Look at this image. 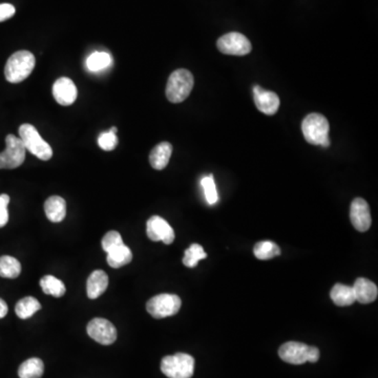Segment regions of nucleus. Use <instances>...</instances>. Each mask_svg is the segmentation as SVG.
Returning a JSON list of instances; mask_svg holds the SVG:
<instances>
[{
  "label": "nucleus",
  "mask_w": 378,
  "mask_h": 378,
  "mask_svg": "<svg viewBox=\"0 0 378 378\" xmlns=\"http://www.w3.org/2000/svg\"><path fill=\"white\" fill-rule=\"evenodd\" d=\"M35 56L29 51H18L8 59L5 79L10 83H21L31 75L35 67Z\"/></svg>",
  "instance_id": "obj_1"
},
{
  "label": "nucleus",
  "mask_w": 378,
  "mask_h": 378,
  "mask_svg": "<svg viewBox=\"0 0 378 378\" xmlns=\"http://www.w3.org/2000/svg\"><path fill=\"white\" fill-rule=\"evenodd\" d=\"M302 135L310 144L328 147L330 145V125L320 113H310L302 123Z\"/></svg>",
  "instance_id": "obj_2"
},
{
  "label": "nucleus",
  "mask_w": 378,
  "mask_h": 378,
  "mask_svg": "<svg viewBox=\"0 0 378 378\" xmlns=\"http://www.w3.org/2000/svg\"><path fill=\"white\" fill-rule=\"evenodd\" d=\"M194 76L185 69H177L169 76L166 85V97L172 103H181L194 89Z\"/></svg>",
  "instance_id": "obj_3"
},
{
  "label": "nucleus",
  "mask_w": 378,
  "mask_h": 378,
  "mask_svg": "<svg viewBox=\"0 0 378 378\" xmlns=\"http://www.w3.org/2000/svg\"><path fill=\"white\" fill-rule=\"evenodd\" d=\"M280 359L291 365H302V364L316 363L320 359V350L316 347H310L305 344L298 342H288L280 346L278 350Z\"/></svg>",
  "instance_id": "obj_4"
},
{
  "label": "nucleus",
  "mask_w": 378,
  "mask_h": 378,
  "mask_svg": "<svg viewBox=\"0 0 378 378\" xmlns=\"http://www.w3.org/2000/svg\"><path fill=\"white\" fill-rule=\"evenodd\" d=\"M19 138L25 145V151L43 161H49L53 157V149L49 143L41 138L34 125L25 123L19 127Z\"/></svg>",
  "instance_id": "obj_5"
},
{
  "label": "nucleus",
  "mask_w": 378,
  "mask_h": 378,
  "mask_svg": "<svg viewBox=\"0 0 378 378\" xmlns=\"http://www.w3.org/2000/svg\"><path fill=\"white\" fill-rule=\"evenodd\" d=\"M161 371L169 378H192L194 358L186 353L165 356L161 362Z\"/></svg>",
  "instance_id": "obj_6"
},
{
  "label": "nucleus",
  "mask_w": 378,
  "mask_h": 378,
  "mask_svg": "<svg viewBox=\"0 0 378 378\" xmlns=\"http://www.w3.org/2000/svg\"><path fill=\"white\" fill-rule=\"evenodd\" d=\"M182 302L176 294L162 293L147 302L146 310L153 318H165L175 315L180 310Z\"/></svg>",
  "instance_id": "obj_7"
},
{
  "label": "nucleus",
  "mask_w": 378,
  "mask_h": 378,
  "mask_svg": "<svg viewBox=\"0 0 378 378\" xmlns=\"http://www.w3.org/2000/svg\"><path fill=\"white\" fill-rule=\"evenodd\" d=\"M5 147L3 153H0V169H15L21 166L25 159V145L21 138L8 135L5 138Z\"/></svg>",
  "instance_id": "obj_8"
},
{
  "label": "nucleus",
  "mask_w": 378,
  "mask_h": 378,
  "mask_svg": "<svg viewBox=\"0 0 378 378\" xmlns=\"http://www.w3.org/2000/svg\"><path fill=\"white\" fill-rule=\"evenodd\" d=\"M216 47L221 53L232 56L248 55L252 49L249 39L238 32L225 34L219 38Z\"/></svg>",
  "instance_id": "obj_9"
},
{
  "label": "nucleus",
  "mask_w": 378,
  "mask_h": 378,
  "mask_svg": "<svg viewBox=\"0 0 378 378\" xmlns=\"http://www.w3.org/2000/svg\"><path fill=\"white\" fill-rule=\"evenodd\" d=\"M87 330L89 337L101 345L109 346L116 342V328L105 318H93L87 325Z\"/></svg>",
  "instance_id": "obj_10"
},
{
  "label": "nucleus",
  "mask_w": 378,
  "mask_h": 378,
  "mask_svg": "<svg viewBox=\"0 0 378 378\" xmlns=\"http://www.w3.org/2000/svg\"><path fill=\"white\" fill-rule=\"evenodd\" d=\"M147 236L154 242H163L172 244L175 241V232L173 227L161 216H151L146 224Z\"/></svg>",
  "instance_id": "obj_11"
},
{
  "label": "nucleus",
  "mask_w": 378,
  "mask_h": 378,
  "mask_svg": "<svg viewBox=\"0 0 378 378\" xmlns=\"http://www.w3.org/2000/svg\"><path fill=\"white\" fill-rule=\"evenodd\" d=\"M350 219L357 232H365L370 230L372 224L371 212L369 204L364 199H354L350 208Z\"/></svg>",
  "instance_id": "obj_12"
},
{
  "label": "nucleus",
  "mask_w": 378,
  "mask_h": 378,
  "mask_svg": "<svg viewBox=\"0 0 378 378\" xmlns=\"http://www.w3.org/2000/svg\"><path fill=\"white\" fill-rule=\"evenodd\" d=\"M254 104L258 111L267 116H274L280 109V98L274 91L263 89L258 85L254 87Z\"/></svg>",
  "instance_id": "obj_13"
},
{
  "label": "nucleus",
  "mask_w": 378,
  "mask_h": 378,
  "mask_svg": "<svg viewBox=\"0 0 378 378\" xmlns=\"http://www.w3.org/2000/svg\"><path fill=\"white\" fill-rule=\"evenodd\" d=\"M53 96L59 104L69 107L75 102L77 96H78V91L71 79L63 77L54 83Z\"/></svg>",
  "instance_id": "obj_14"
},
{
  "label": "nucleus",
  "mask_w": 378,
  "mask_h": 378,
  "mask_svg": "<svg viewBox=\"0 0 378 378\" xmlns=\"http://www.w3.org/2000/svg\"><path fill=\"white\" fill-rule=\"evenodd\" d=\"M356 300L361 304H370L377 298V286L365 278H358L352 286Z\"/></svg>",
  "instance_id": "obj_15"
},
{
  "label": "nucleus",
  "mask_w": 378,
  "mask_h": 378,
  "mask_svg": "<svg viewBox=\"0 0 378 378\" xmlns=\"http://www.w3.org/2000/svg\"><path fill=\"white\" fill-rule=\"evenodd\" d=\"M109 286V276L103 270H95L87 278V292L91 300L98 298Z\"/></svg>",
  "instance_id": "obj_16"
},
{
  "label": "nucleus",
  "mask_w": 378,
  "mask_h": 378,
  "mask_svg": "<svg viewBox=\"0 0 378 378\" xmlns=\"http://www.w3.org/2000/svg\"><path fill=\"white\" fill-rule=\"evenodd\" d=\"M45 212L51 222L59 223L67 216V203L59 196L49 197L45 203Z\"/></svg>",
  "instance_id": "obj_17"
},
{
  "label": "nucleus",
  "mask_w": 378,
  "mask_h": 378,
  "mask_svg": "<svg viewBox=\"0 0 378 378\" xmlns=\"http://www.w3.org/2000/svg\"><path fill=\"white\" fill-rule=\"evenodd\" d=\"M173 145L169 142H161L153 148L149 155V162L153 168L162 170L168 164L169 159L172 157Z\"/></svg>",
  "instance_id": "obj_18"
},
{
  "label": "nucleus",
  "mask_w": 378,
  "mask_h": 378,
  "mask_svg": "<svg viewBox=\"0 0 378 378\" xmlns=\"http://www.w3.org/2000/svg\"><path fill=\"white\" fill-rule=\"evenodd\" d=\"M330 298L333 300L334 304L340 307H347V306L353 305L356 302L352 286L343 285V284H336L332 288Z\"/></svg>",
  "instance_id": "obj_19"
},
{
  "label": "nucleus",
  "mask_w": 378,
  "mask_h": 378,
  "mask_svg": "<svg viewBox=\"0 0 378 378\" xmlns=\"http://www.w3.org/2000/svg\"><path fill=\"white\" fill-rule=\"evenodd\" d=\"M45 372V364L41 358H30L23 362L18 369V376L21 378H41Z\"/></svg>",
  "instance_id": "obj_20"
},
{
  "label": "nucleus",
  "mask_w": 378,
  "mask_h": 378,
  "mask_svg": "<svg viewBox=\"0 0 378 378\" xmlns=\"http://www.w3.org/2000/svg\"><path fill=\"white\" fill-rule=\"evenodd\" d=\"M107 264L111 268H120L131 262L133 254H131V249L127 247L126 245L123 244L119 247L107 252Z\"/></svg>",
  "instance_id": "obj_21"
},
{
  "label": "nucleus",
  "mask_w": 378,
  "mask_h": 378,
  "mask_svg": "<svg viewBox=\"0 0 378 378\" xmlns=\"http://www.w3.org/2000/svg\"><path fill=\"white\" fill-rule=\"evenodd\" d=\"M41 309V302L33 296H27L17 302L15 307L16 315L21 320L32 318L36 312Z\"/></svg>",
  "instance_id": "obj_22"
},
{
  "label": "nucleus",
  "mask_w": 378,
  "mask_h": 378,
  "mask_svg": "<svg viewBox=\"0 0 378 378\" xmlns=\"http://www.w3.org/2000/svg\"><path fill=\"white\" fill-rule=\"evenodd\" d=\"M41 286L45 294L54 296V298H61L67 291L63 280H58L53 276H43L41 280Z\"/></svg>",
  "instance_id": "obj_23"
},
{
  "label": "nucleus",
  "mask_w": 378,
  "mask_h": 378,
  "mask_svg": "<svg viewBox=\"0 0 378 378\" xmlns=\"http://www.w3.org/2000/svg\"><path fill=\"white\" fill-rule=\"evenodd\" d=\"M21 274V264L13 256L0 258V276L5 278H16Z\"/></svg>",
  "instance_id": "obj_24"
},
{
  "label": "nucleus",
  "mask_w": 378,
  "mask_h": 378,
  "mask_svg": "<svg viewBox=\"0 0 378 378\" xmlns=\"http://www.w3.org/2000/svg\"><path fill=\"white\" fill-rule=\"evenodd\" d=\"M254 254L258 260H266L280 256V249L276 243L263 241V242L256 243L254 248Z\"/></svg>",
  "instance_id": "obj_25"
},
{
  "label": "nucleus",
  "mask_w": 378,
  "mask_h": 378,
  "mask_svg": "<svg viewBox=\"0 0 378 378\" xmlns=\"http://www.w3.org/2000/svg\"><path fill=\"white\" fill-rule=\"evenodd\" d=\"M113 63V58L105 52H95L89 56L87 67L91 71H100L107 69Z\"/></svg>",
  "instance_id": "obj_26"
},
{
  "label": "nucleus",
  "mask_w": 378,
  "mask_h": 378,
  "mask_svg": "<svg viewBox=\"0 0 378 378\" xmlns=\"http://www.w3.org/2000/svg\"><path fill=\"white\" fill-rule=\"evenodd\" d=\"M207 258L204 248L199 244H192L188 249L185 250L183 264L188 268L196 267L198 263L203 258Z\"/></svg>",
  "instance_id": "obj_27"
},
{
  "label": "nucleus",
  "mask_w": 378,
  "mask_h": 378,
  "mask_svg": "<svg viewBox=\"0 0 378 378\" xmlns=\"http://www.w3.org/2000/svg\"><path fill=\"white\" fill-rule=\"evenodd\" d=\"M98 145L103 151H111L118 145L117 127L113 126L109 131H103L98 137Z\"/></svg>",
  "instance_id": "obj_28"
},
{
  "label": "nucleus",
  "mask_w": 378,
  "mask_h": 378,
  "mask_svg": "<svg viewBox=\"0 0 378 378\" xmlns=\"http://www.w3.org/2000/svg\"><path fill=\"white\" fill-rule=\"evenodd\" d=\"M203 189H204L205 199L210 205L216 204L218 202V192H216V183L212 176L204 177L201 181Z\"/></svg>",
  "instance_id": "obj_29"
},
{
  "label": "nucleus",
  "mask_w": 378,
  "mask_h": 378,
  "mask_svg": "<svg viewBox=\"0 0 378 378\" xmlns=\"http://www.w3.org/2000/svg\"><path fill=\"white\" fill-rule=\"evenodd\" d=\"M123 244L124 243H123L122 236L117 232H107L102 238V248L107 254Z\"/></svg>",
  "instance_id": "obj_30"
},
{
  "label": "nucleus",
  "mask_w": 378,
  "mask_h": 378,
  "mask_svg": "<svg viewBox=\"0 0 378 378\" xmlns=\"http://www.w3.org/2000/svg\"><path fill=\"white\" fill-rule=\"evenodd\" d=\"M10 197L8 194H0V228L5 226L9 222V206Z\"/></svg>",
  "instance_id": "obj_31"
},
{
  "label": "nucleus",
  "mask_w": 378,
  "mask_h": 378,
  "mask_svg": "<svg viewBox=\"0 0 378 378\" xmlns=\"http://www.w3.org/2000/svg\"><path fill=\"white\" fill-rule=\"evenodd\" d=\"M15 14V8L10 3H1L0 5V23L8 21L13 17Z\"/></svg>",
  "instance_id": "obj_32"
},
{
  "label": "nucleus",
  "mask_w": 378,
  "mask_h": 378,
  "mask_svg": "<svg viewBox=\"0 0 378 378\" xmlns=\"http://www.w3.org/2000/svg\"><path fill=\"white\" fill-rule=\"evenodd\" d=\"M8 311H9V308H8L7 302L3 298H0V318H5Z\"/></svg>",
  "instance_id": "obj_33"
}]
</instances>
